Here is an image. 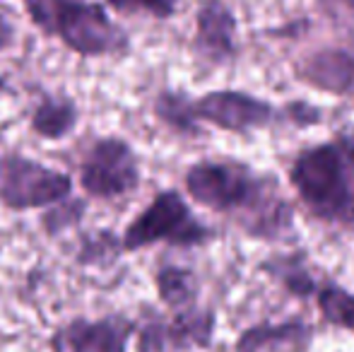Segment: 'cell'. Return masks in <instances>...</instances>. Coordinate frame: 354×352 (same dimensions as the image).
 Returning a JSON list of instances; mask_svg holds the SVG:
<instances>
[{
  "label": "cell",
  "mask_w": 354,
  "mask_h": 352,
  "mask_svg": "<svg viewBox=\"0 0 354 352\" xmlns=\"http://www.w3.org/2000/svg\"><path fill=\"white\" fill-rule=\"evenodd\" d=\"M191 201L219 215H239L256 237H272L292 225L289 205L268 191V181L236 160L193 162L183 174Z\"/></svg>",
  "instance_id": "cell-1"
},
{
  "label": "cell",
  "mask_w": 354,
  "mask_h": 352,
  "mask_svg": "<svg viewBox=\"0 0 354 352\" xmlns=\"http://www.w3.org/2000/svg\"><path fill=\"white\" fill-rule=\"evenodd\" d=\"M22 8L37 32L84 61L126 58L133 48L131 34L102 0H22Z\"/></svg>",
  "instance_id": "cell-2"
},
{
  "label": "cell",
  "mask_w": 354,
  "mask_h": 352,
  "mask_svg": "<svg viewBox=\"0 0 354 352\" xmlns=\"http://www.w3.org/2000/svg\"><path fill=\"white\" fill-rule=\"evenodd\" d=\"M301 203L326 222H354V165L340 142L304 150L289 169Z\"/></svg>",
  "instance_id": "cell-3"
},
{
  "label": "cell",
  "mask_w": 354,
  "mask_h": 352,
  "mask_svg": "<svg viewBox=\"0 0 354 352\" xmlns=\"http://www.w3.org/2000/svg\"><path fill=\"white\" fill-rule=\"evenodd\" d=\"M212 234V227L193 212L191 203L176 188H164L123 227L121 246L123 254H138L154 244L193 249L207 244Z\"/></svg>",
  "instance_id": "cell-4"
},
{
  "label": "cell",
  "mask_w": 354,
  "mask_h": 352,
  "mask_svg": "<svg viewBox=\"0 0 354 352\" xmlns=\"http://www.w3.org/2000/svg\"><path fill=\"white\" fill-rule=\"evenodd\" d=\"M75 193V178L19 150L0 152V205L10 212L46 210Z\"/></svg>",
  "instance_id": "cell-5"
},
{
  "label": "cell",
  "mask_w": 354,
  "mask_h": 352,
  "mask_svg": "<svg viewBox=\"0 0 354 352\" xmlns=\"http://www.w3.org/2000/svg\"><path fill=\"white\" fill-rule=\"evenodd\" d=\"M77 181L87 201H118L140 188L142 160L123 136H97L80 160Z\"/></svg>",
  "instance_id": "cell-6"
},
{
  "label": "cell",
  "mask_w": 354,
  "mask_h": 352,
  "mask_svg": "<svg viewBox=\"0 0 354 352\" xmlns=\"http://www.w3.org/2000/svg\"><path fill=\"white\" fill-rule=\"evenodd\" d=\"M171 316H149L138 321L136 352H191L212 345L217 316L212 309L191 306L183 311H169Z\"/></svg>",
  "instance_id": "cell-7"
},
{
  "label": "cell",
  "mask_w": 354,
  "mask_h": 352,
  "mask_svg": "<svg viewBox=\"0 0 354 352\" xmlns=\"http://www.w3.org/2000/svg\"><path fill=\"white\" fill-rule=\"evenodd\" d=\"M138 321L121 311L104 316H73L48 335L51 352H128Z\"/></svg>",
  "instance_id": "cell-8"
},
{
  "label": "cell",
  "mask_w": 354,
  "mask_h": 352,
  "mask_svg": "<svg viewBox=\"0 0 354 352\" xmlns=\"http://www.w3.org/2000/svg\"><path fill=\"white\" fill-rule=\"evenodd\" d=\"M193 111L201 123L227 133H251L270 126L277 109L270 102L241 89H212L193 99Z\"/></svg>",
  "instance_id": "cell-9"
},
{
  "label": "cell",
  "mask_w": 354,
  "mask_h": 352,
  "mask_svg": "<svg viewBox=\"0 0 354 352\" xmlns=\"http://www.w3.org/2000/svg\"><path fill=\"white\" fill-rule=\"evenodd\" d=\"M193 51L214 66L236 56V17L224 0H203L198 5Z\"/></svg>",
  "instance_id": "cell-10"
},
{
  "label": "cell",
  "mask_w": 354,
  "mask_h": 352,
  "mask_svg": "<svg viewBox=\"0 0 354 352\" xmlns=\"http://www.w3.org/2000/svg\"><path fill=\"white\" fill-rule=\"evenodd\" d=\"M297 75L308 87L335 97H354V51L318 48L297 63Z\"/></svg>",
  "instance_id": "cell-11"
},
{
  "label": "cell",
  "mask_w": 354,
  "mask_h": 352,
  "mask_svg": "<svg viewBox=\"0 0 354 352\" xmlns=\"http://www.w3.org/2000/svg\"><path fill=\"white\" fill-rule=\"evenodd\" d=\"M82 109L66 92H41L29 111V131L46 142H63L77 131Z\"/></svg>",
  "instance_id": "cell-12"
},
{
  "label": "cell",
  "mask_w": 354,
  "mask_h": 352,
  "mask_svg": "<svg viewBox=\"0 0 354 352\" xmlns=\"http://www.w3.org/2000/svg\"><path fill=\"white\" fill-rule=\"evenodd\" d=\"M311 345V328L304 321L258 324L236 338L234 352H306Z\"/></svg>",
  "instance_id": "cell-13"
},
{
  "label": "cell",
  "mask_w": 354,
  "mask_h": 352,
  "mask_svg": "<svg viewBox=\"0 0 354 352\" xmlns=\"http://www.w3.org/2000/svg\"><path fill=\"white\" fill-rule=\"evenodd\" d=\"M154 290L169 311H183L198 304L201 282L198 275L186 266L167 263L154 270Z\"/></svg>",
  "instance_id": "cell-14"
},
{
  "label": "cell",
  "mask_w": 354,
  "mask_h": 352,
  "mask_svg": "<svg viewBox=\"0 0 354 352\" xmlns=\"http://www.w3.org/2000/svg\"><path fill=\"white\" fill-rule=\"evenodd\" d=\"M152 111L159 123L178 136H198L201 133V121L193 111V97H188L183 89H162L154 97Z\"/></svg>",
  "instance_id": "cell-15"
},
{
  "label": "cell",
  "mask_w": 354,
  "mask_h": 352,
  "mask_svg": "<svg viewBox=\"0 0 354 352\" xmlns=\"http://www.w3.org/2000/svg\"><path fill=\"white\" fill-rule=\"evenodd\" d=\"M123 256L121 234L111 227L77 232V261L82 268H109Z\"/></svg>",
  "instance_id": "cell-16"
},
{
  "label": "cell",
  "mask_w": 354,
  "mask_h": 352,
  "mask_svg": "<svg viewBox=\"0 0 354 352\" xmlns=\"http://www.w3.org/2000/svg\"><path fill=\"white\" fill-rule=\"evenodd\" d=\"M87 207L89 201L84 196H68L66 201L41 210L39 227H41L48 239H56V237H63L73 230H80L84 215H87Z\"/></svg>",
  "instance_id": "cell-17"
},
{
  "label": "cell",
  "mask_w": 354,
  "mask_h": 352,
  "mask_svg": "<svg viewBox=\"0 0 354 352\" xmlns=\"http://www.w3.org/2000/svg\"><path fill=\"white\" fill-rule=\"evenodd\" d=\"M316 302L323 319L330 326L354 333V295L345 287L326 285L316 290Z\"/></svg>",
  "instance_id": "cell-18"
},
{
  "label": "cell",
  "mask_w": 354,
  "mask_h": 352,
  "mask_svg": "<svg viewBox=\"0 0 354 352\" xmlns=\"http://www.w3.org/2000/svg\"><path fill=\"white\" fill-rule=\"evenodd\" d=\"M109 12L116 15H149L154 19H171L181 0H104Z\"/></svg>",
  "instance_id": "cell-19"
},
{
  "label": "cell",
  "mask_w": 354,
  "mask_h": 352,
  "mask_svg": "<svg viewBox=\"0 0 354 352\" xmlns=\"http://www.w3.org/2000/svg\"><path fill=\"white\" fill-rule=\"evenodd\" d=\"M287 113H289V118H292V121L297 123V126H301V128L316 126V123L321 121V116H323L316 106H311V104H306V102H292L287 106Z\"/></svg>",
  "instance_id": "cell-20"
},
{
  "label": "cell",
  "mask_w": 354,
  "mask_h": 352,
  "mask_svg": "<svg viewBox=\"0 0 354 352\" xmlns=\"http://www.w3.org/2000/svg\"><path fill=\"white\" fill-rule=\"evenodd\" d=\"M17 46V27L5 12H0V56Z\"/></svg>",
  "instance_id": "cell-21"
},
{
  "label": "cell",
  "mask_w": 354,
  "mask_h": 352,
  "mask_svg": "<svg viewBox=\"0 0 354 352\" xmlns=\"http://www.w3.org/2000/svg\"><path fill=\"white\" fill-rule=\"evenodd\" d=\"M3 97H17V89L12 87L10 77L5 75L3 71H0V99H3Z\"/></svg>",
  "instance_id": "cell-22"
},
{
  "label": "cell",
  "mask_w": 354,
  "mask_h": 352,
  "mask_svg": "<svg viewBox=\"0 0 354 352\" xmlns=\"http://www.w3.org/2000/svg\"><path fill=\"white\" fill-rule=\"evenodd\" d=\"M323 5H326L328 10H337L342 5V8H345L347 12L354 15V0H323Z\"/></svg>",
  "instance_id": "cell-23"
}]
</instances>
